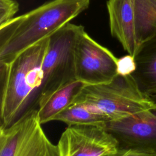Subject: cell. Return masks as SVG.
<instances>
[{
  "mask_svg": "<svg viewBox=\"0 0 156 156\" xmlns=\"http://www.w3.org/2000/svg\"><path fill=\"white\" fill-rule=\"evenodd\" d=\"M90 0H51L0 27V62L10 63L87 9Z\"/></svg>",
  "mask_w": 156,
  "mask_h": 156,
  "instance_id": "obj_1",
  "label": "cell"
},
{
  "mask_svg": "<svg viewBox=\"0 0 156 156\" xmlns=\"http://www.w3.org/2000/svg\"><path fill=\"white\" fill-rule=\"evenodd\" d=\"M49 38L23 51L10 63L0 62V127H7L27 112L37 110Z\"/></svg>",
  "mask_w": 156,
  "mask_h": 156,
  "instance_id": "obj_2",
  "label": "cell"
},
{
  "mask_svg": "<svg viewBox=\"0 0 156 156\" xmlns=\"http://www.w3.org/2000/svg\"><path fill=\"white\" fill-rule=\"evenodd\" d=\"M71 104L85 106L110 120L156 107L151 98L139 90L131 75H117L107 83L85 85Z\"/></svg>",
  "mask_w": 156,
  "mask_h": 156,
  "instance_id": "obj_3",
  "label": "cell"
},
{
  "mask_svg": "<svg viewBox=\"0 0 156 156\" xmlns=\"http://www.w3.org/2000/svg\"><path fill=\"white\" fill-rule=\"evenodd\" d=\"M84 27L69 23L49 38L41 71L42 84L38 105L49 95L75 78V48Z\"/></svg>",
  "mask_w": 156,
  "mask_h": 156,
  "instance_id": "obj_4",
  "label": "cell"
},
{
  "mask_svg": "<svg viewBox=\"0 0 156 156\" xmlns=\"http://www.w3.org/2000/svg\"><path fill=\"white\" fill-rule=\"evenodd\" d=\"M41 125L37 110H32L10 126L0 127V156H58L57 145Z\"/></svg>",
  "mask_w": 156,
  "mask_h": 156,
  "instance_id": "obj_5",
  "label": "cell"
},
{
  "mask_svg": "<svg viewBox=\"0 0 156 156\" xmlns=\"http://www.w3.org/2000/svg\"><path fill=\"white\" fill-rule=\"evenodd\" d=\"M118 58L108 49L93 39L84 29L75 48V78L85 85L109 82L118 75Z\"/></svg>",
  "mask_w": 156,
  "mask_h": 156,
  "instance_id": "obj_6",
  "label": "cell"
},
{
  "mask_svg": "<svg viewBox=\"0 0 156 156\" xmlns=\"http://www.w3.org/2000/svg\"><path fill=\"white\" fill-rule=\"evenodd\" d=\"M58 156H112L118 143L103 124L68 126L57 144Z\"/></svg>",
  "mask_w": 156,
  "mask_h": 156,
  "instance_id": "obj_7",
  "label": "cell"
},
{
  "mask_svg": "<svg viewBox=\"0 0 156 156\" xmlns=\"http://www.w3.org/2000/svg\"><path fill=\"white\" fill-rule=\"evenodd\" d=\"M118 143L119 149L156 154V107L103 124Z\"/></svg>",
  "mask_w": 156,
  "mask_h": 156,
  "instance_id": "obj_8",
  "label": "cell"
},
{
  "mask_svg": "<svg viewBox=\"0 0 156 156\" xmlns=\"http://www.w3.org/2000/svg\"><path fill=\"white\" fill-rule=\"evenodd\" d=\"M135 0H108L107 9L110 30L123 49L135 56L140 46L136 34Z\"/></svg>",
  "mask_w": 156,
  "mask_h": 156,
  "instance_id": "obj_9",
  "label": "cell"
},
{
  "mask_svg": "<svg viewBox=\"0 0 156 156\" xmlns=\"http://www.w3.org/2000/svg\"><path fill=\"white\" fill-rule=\"evenodd\" d=\"M134 58L136 68L131 76L139 90L148 96L156 93V33L140 44Z\"/></svg>",
  "mask_w": 156,
  "mask_h": 156,
  "instance_id": "obj_10",
  "label": "cell"
},
{
  "mask_svg": "<svg viewBox=\"0 0 156 156\" xmlns=\"http://www.w3.org/2000/svg\"><path fill=\"white\" fill-rule=\"evenodd\" d=\"M85 85L74 80L63 85L41 102L37 108V115L41 124L54 121L55 117L68 107Z\"/></svg>",
  "mask_w": 156,
  "mask_h": 156,
  "instance_id": "obj_11",
  "label": "cell"
},
{
  "mask_svg": "<svg viewBox=\"0 0 156 156\" xmlns=\"http://www.w3.org/2000/svg\"><path fill=\"white\" fill-rule=\"evenodd\" d=\"M135 20L139 44L156 33V0H135Z\"/></svg>",
  "mask_w": 156,
  "mask_h": 156,
  "instance_id": "obj_12",
  "label": "cell"
},
{
  "mask_svg": "<svg viewBox=\"0 0 156 156\" xmlns=\"http://www.w3.org/2000/svg\"><path fill=\"white\" fill-rule=\"evenodd\" d=\"M109 120L103 114L77 104L70 105L54 119V121L63 122L68 126L101 125Z\"/></svg>",
  "mask_w": 156,
  "mask_h": 156,
  "instance_id": "obj_13",
  "label": "cell"
},
{
  "mask_svg": "<svg viewBox=\"0 0 156 156\" xmlns=\"http://www.w3.org/2000/svg\"><path fill=\"white\" fill-rule=\"evenodd\" d=\"M19 10V4L15 0H0V27L9 23Z\"/></svg>",
  "mask_w": 156,
  "mask_h": 156,
  "instance_id": "obj_14",
  "label": "cell"
},
{
  "mask_svg": "<svg viewBox=\"0 0 156 156\" xmlns=\"http://www.w3.org/2000/svg\"><path fill=\"white\" fill-rule=\"evenodd\" d=\"M136 65L133 56L127 54L118 58L117 74L126 76L131 75L136 70Z\"/></svg>",
  "mask_w": 156,
  "mask_h": 156,
  "instance_id": "obj_15",
  "label": "cell"
},
{
  "mask_svg": "<svg viewBox=\"0 0 156 156\" xmlns=\"http://www.w3.org/2000/svg\"><path fill=\"white\" fill-rule=\"evenodd\" d=\"M112 156H156V154L133 149H119L118 151Z\"/></svg>",
  "mask_w": 156,
  "mask_h": 156,
  "instance_id": "obj_16",
  "label": "cell"
},
{
  "mask_svg": "<svg viewBox=\"0 0 156 156\" xmlns=\"http://www.w3.org/2000/svg\"><path fill=\"white\" fill-rule=\"evenodd\" d=\"M151 99L153 101V102L156 105V93L155 94H151V96H149Z\"/></svg>",
  "mask_w": 156,
  "mask_h": 156,
  "instance_id": "obj_17",
  "label": "cell"
}]
</instances>
